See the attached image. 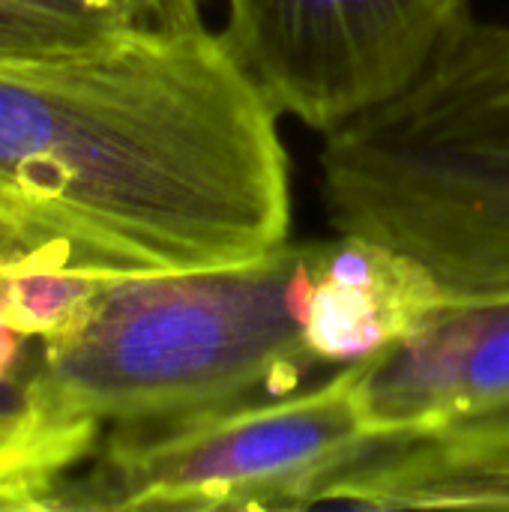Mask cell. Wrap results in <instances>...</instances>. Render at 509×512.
Wrapping results in <instances>:
<instances>
[{
    "label": "cell",
    "instance_id": "6da1fadb",
    "mask_svg": "<svg viewBox=\"0 0 509 512\" xmlns=\"http://www.w3.org/2000/svg\"><path fill=\"white\" fill-rule=\"evenodd\" d=\"M288 240L279 114L222 33L0 60V252L153 273Z\"/></svg>",
    "mask_w": 509,
    "mask_h": 512
},
{
    "label": "cell",
    "instance_id": "7a4b0ae2",
    "mask_svg": "<svg viewBox=\"0 0 509 512\" xmlns=\"http://www.w3.org/2000/svg\"><path fill=\"white\" fill-rule=\"evenodd\" d=\"M312 243L255 261L114 273L87 312L45 339L24 399L60 420L147 423L291 393L324 369L306 345Z\"/></svg>",
    "mask_w": 509,
    "mask_h": 512
},
{
    "label": "cell",
    "instance_id": "3957f363",
    "mask_svg": "<svg viewBox=\"0 0 509 512\" xmlns=\"http://www.w3.org/2000/svg\"><path fill=\"white\" fill-rule=\"evenodd\" d=\"M384 447L366 429L351 363L312 390L120 423L84 477L57 483L48 510H309Z\"/></svg>",
    "mask_w": 509,
    "mask_h": 512
},
{
    "label": "cell",
    "instance_id": "277c9868",
    "mask_svg": "<svg viewBox=\"0 0 509 512\" xmlns=\"http://www.w3.org/2000/svg\"><path fill=\"white\" fill-rule=\"evenodd\" d=\"M222 39L270 108L330 135L402 96L471 0H225Z\"/></svg>",
    "mask_w": 509,
    "mask_h": 512
},
{
    "label": "cell",
    "instance_id": "5b68a950",
    "mask_svg": "<svg viewBox=\"0 0 509 512\" xmlns=\"http://www.w3.org/2000/svg\"><path fill=\"white\" fill-rule=\"evenodd\" d=\"M357 402L387 447L509 408V297L444 303L411 336L360 360Z\"/></svg>",
    "mask_w": 509,
    "mask_h": 512
},
{
    "label": "cell",
    "instance_id": "8992f818",
    "mask_svg": "<svg viewBox=\"0 0 509 512\" xmlns=\"http://www.w3.org/2000/svg\"><path fill=\"white\" fill-rule=\"evenodd\" d=\"M447 303L411 255L360 234L315 240L303 294V333L315 360L360 363L423 327Z\"/></svg>",
    "mask_w": 509,
    "mask_h": 512
},
{
    "label": "cell",
    "instance_id": "52a82bcc",
    "mask_svg": "<svg viewBox=\"0 0 509 512\" xmlns=\"http://www.w3.org/2000/svg\"><path fill=\"white\" fill-rule=\"evenodd\" d=\"M318 504L366 510H507L509 453H444L423 441L393 444L330 480Z\"/></svg>",
    "mask_w": 509,
    "mask_h": 512
},
{
    "label": "cell",
    "instance_id": "ba28073f",
    "mask_svg": "<svg viewBox=\"0 0 509 512\" xmlns=\"http://www.w3.org/2000/svg\"><path fill=\"white\" fill-rule=\"evenodd\" d=\"M99 423L60 420L24 396L0 411V510H48L63 474L93 453Z\"/></svg>",
    "mask_w": 509,
    "mask_h": 512
},
{
    "label": "cell",
    "instance_id": "9c48e42d",
    "mask_svg": "<svg viewBox=\"0 0 509 512\" xmlns=\"http://www.w3.org/2000/svg\"><path fill=\"white\" fill-rule=\"evenodd\" d=\"M108 276L48 249L0 252V321L45 342L87 312Z\"/></svg>",
    "mask_w": 509,
    "mask_h": 512
},
{
    "label": "cell",
    "instance_id": "30bf717a",
    "mask_svg": "<svg viewBox=\"0 0 509 512\" xmlns=\"http://www.w3.org/2000/svg\"><path fill=\"white\" fill-rule=\"evenodd\" d=\"M120 39L84 0H0V60L90 51Z\"/></svg>",
    "mask_w": 509,
    "mask_h": 512
},
{
    "label": "cell",
    "instance_id": "8fae6325",
    "mask_svg": "<svg viewBox=\"0 0 509 512\" xmlns=\"http://www.w3.org/2000/svg\"><path fill=\"white\" fill-rule=\"evenodd\" d=\"M123 39H186L204 33L201 0H84Z\"/></svg>",
    "mask_w": 509,
    "mask_h": 512
},
{
    "label": "cell",
    "instance_id": "7c38bea8",
    "mask_svg": "<svg viewBox=\"0 0 509 512\" xmlns=\"http://www.w3.org/2000/svg\"><path fill=\"white\" fill-rule=\"evenodd\" d=\"M423 441L444 453H509V408L468 417Z\"/></svg>",
    "mask_w": 509,
    "mask_h": 512
},
{
    "label": "cell",
    "instance_id": "4fadbf2b",
    "mask_svg": "<svg viewBox=\"0 0 509 512\" xmlns=\"http://www.w3.org/2000/svg\"><path fill=\"white\" fill-rule=\"evenodd\" d=\"M21 342H24V336L15 333L12 327H6V324L0 321V381L9 378V372H12V366H15V357H18V351H21Z\"/></svg>",
    "mask_w": 509,
    "mask_h": 512
}]
</instances>
